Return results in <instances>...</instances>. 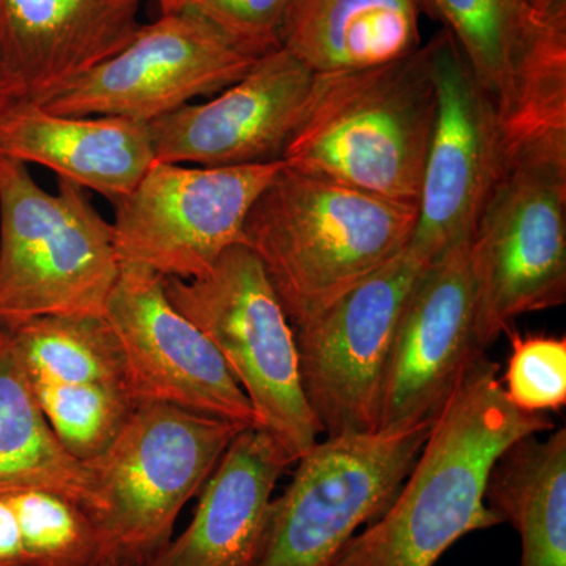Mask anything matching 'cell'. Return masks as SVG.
<instances>
[{
	"instance_id": "9",
	"label": "cell",
	"mask_w": 566,
	"mask_h": 566,
	"mask_svg": "<svg viewBox=\"0 0 566 566\" xmlns=\"http://www.w3.org/2000/svg\"><path fill=\"white\" fill-rule=\"evenodd\" d=\"M283 169L282 161L237 167L153 164L112 222L120 264L192 281L223 252L243 244L249 211Z\"/></svg>"
},
{
	"instance_id": "32",
	"label": "cell",
	"mask_w": 566,
	"mask_h": 566,
	"mask_svg": "<svg viewBox=\"0 0 566 566\" xmlns=\"http://www.w3.org/2000/svg\"><path fill=\"white\" fill-rule=\"evenodd\" d=\"M103 566H115V565H103Z\"/></svg>"
},
{
	"instance_id": "17",
	"label": "cell",
	"mask_w": 566,
	"mask_h": 566,
	"mask_svg": "<svg viewBox=\"0 0 566 566\" xmlns=\"http://www.w3.org/2000/svg\"><path fill=\"white\" fill-rule=\"evenodd\" d=\"M140 0H0V66L14 103L39 104L122 51Z\"/></svg>"
},
{
	"instance_id": "31",
	"label": "cell",
	"mask_w": 566,
	"mask_h": 566,
	"mask_svg": "<svg viewBox=\"0 0 566 566\" xmlns=\"http://www.w3.org/2000/svg\"><path fill=\"white\" fill-rule=\"evenodd\" d=\"M158 3L161 7L163 13L180 10L182 7V0H158Z\"/></svg>"
},
{
	"instance_id": "21",
	"label": "cell",
	"mask_w": 566,
	"mask_h": 566,
	"mask_svg": "<svg viewBox=\"0 0 566 566\" xmlns=\"http://www.w3.org/2000/svg\"><path fill=\"white\" fill-rule=\"evenodd\" d=\"M24 490L61 494L92 517L102 509L91 468L55 438L13 335L0 329V494Z\"/></svg>"
},
{
	"instance_id": "28",
	"label": "cell",
	"mask_w": 566,
	"mask_h": 566,
	"mask_svg": "<svg viewBox=\"0 0 566 566\" xmlns=\"http://www.w3.org/2000/svg\"><path fill=\"white\" fill-rule=\"evenodd\" d=\"M0 566H28L20 521L9 494H0Z\"/></svg>"
},
{
	"instance_id": "29",
	"label": "cell",
	"mask_w": 566,
	"mask_h": 566,
	"mask_svg": "<svg viewBox=\"0 0 566 566\" xmlns=\"http://www.w3.org/2000/svg\"><path fill=\"white\" fill-rule=\"evenodd\" d=\"M527 2L543 17H553V14L566 11V0H527Z\"/></svg>"
},
{
	"instance_id": "27",
	"label": "cell",
	"mask_w": 566,
	"mask_h": 566,
	"mask_svg": "<svg viewBox=\"0 0 566 566\" xmlns=\"http://www.w3.org/2000/svg\"><path fill=\"white\" fill-rule=\"evenodd\" d=\"M292 0H182L253 57L279 50L286 10ZM180 9V10H181Z\"/></svg>"
},
{
	"instance_id": "6",
	"label": "cell",
	"mask_w": 566,
	"mask_h": 566,
	"mask_svg": "<svg viewBox=\"0 0 566 566\" xmlns=\"http://www.w3.org/2000/svg\"><path fill=\"white\" fill-rule=\"evenodd\" d=\"M476 337L483 352L520 316L566 301V136L506 158L471 245Z\"/></svg>"
},
{
	"instance_id": "2",
	"label": "cell",
	"mask_w": 566,
	"mask_h": 566,
	"mask_svg": "<svg viewBox=\"0 0 566 566\" xmlns=\"http://www.w3.org/2000/svg\"><path fill=\"white\" fill-rule=\"evenodd\" d=\"M417 205L283 169L253 203L243 244L300 326L385 266L411 241Z\"/></svg>"
},
{
	"instance_id": "7",
	"label": "cell",
	"mask_w": 566,
	"mask_h": 566,
	"mask_svg": "<svg viewBox=\"0 0 566 566\" xmlns=\"http://www.w3.org/2000/svg\"><path fill=\"white\" fill-rule=\"evenodd\" d=\"M164 286L170 303L221 354L256 427L296 463L319 441L322 428L304 397L292 323L260 260L237 244L200 277H167Z\"/></svg>"
},
{
	"instance_id": "19",
	"label": "cell",
	"mask_w": 566,
	"mask_h": 566,
	"mask_svg": "<svg viewBox=\"0 0 566 566\" xmlns=\"http://www.w3.org/2000/svg\"><path fill=\"white\" fill-rule=\"evenodd\" d=\"M0 156L39 164L111 202L128 196L155 164L148 123L71 117L32 103H14L0 114Z\"/></svg>"
},
{
	"instance_id": "11",
	"label": "cell",
	"mask_w": 566,
	"mask_h": 566,
	"mask_svg": "<svg viewBox=\"0 0 566 566\" xmlns=\"http://www.w3.org/2000/svg\"><path fill=\"white\" fill-rule=\"evenodd\" d=\"M428 263L406 248L293 327L304 397L324 438L378 431L382 376L395 326Z\"/></svg>"
},
{
	"instance_id": "23",
	"label": "cell",
	"mask_w": 566,
	"mask_h": 566,
	"mask_svg": "<svg viewBox=\"0 0 566 566\" xmlns=\"http://www.w3.org/2000/svg\"><path fill=\"white\" fill-rule=\"evenodd\" d=\"M10 334L31 378L125 386L120 344L104 316H48Z\"/></svg>"
},
{
	"instance_id": "30",
	"label": "cell",
	"mask_w": 566,
	"mask_h": 566,
	"mask_svg": "<svg viewBox=\"0 0 566 566\" xmlns=\"http://www.w3.org/2000/svg\"><path fill=\"white\" fill-rule=\"evenodd\" d=\"M13 104V95H11L9 84H7L6 76H3L2 66H0V114H3Z\"/></svg>"
},
{
	"instance_id": "4",
	"label": "cell",
	"mask_w": 566,
	"mask_h": 566,
	"mask_svg": "<svg viewBox=\"0 0 566 566\" xmlns=\"http://www.w3.org/2000/svg\"><path fill=\"white\" fill-rule=\"evenodd\" d=\"M57 193L0 156V329L48 316H104L120 274L112 223L85 189Z\"/></svg>"
},
{
	"instance_id": "16",
	"label": "cell",
	"mask_w": 566,
	"mask_h": 566,
	"mask_svg": "<svg viewBox=\"0 0 566 566\" xmlns=\"http://www.w3.org/2000/svg\"><path fill=\"white\" fill-rule=\"evenodd\" d=\"M314 82L315 74L289 51L268 52L218 98L185 104L148 123L155 161L202 167L281 161Z\"/></svg>"
},
{
	"instance_id": "12",
	"label": "cell",
	"mask_w": 566,
	"mask_h": 566,
	"mask_svg": "<svg viewBox=\"0 0 566 566\" xmlns=\"http://www.w3.org/2000/svg\"><path fill=\"white\" fill-rule=\"evenodd\" d=\"M256 59L196 11H167L39 106L71 117L114 115L150 123L193 98L226 91Z\"/></svg>"
},
{
	"instance_id": "25",
	"label": "cell",
	"mask_w": 566,
	"mask_h": 566,
	"mask_svg": "<svg viewBox=\"0 0 566 566\" xmlns=\"http://www.w3.org/2000/svg\"><path fill=\"white\" fill-rule=\"evenodd\" d=\"M9 495L28 566H103L102 539L87 510L51 491Z\"/></svg>"
},
{
	"instance_id": "10",
	"label": "cell",
	"mask_w": 566,
	"mask_h": 566,
	"mask_svg": "<svg viewBox=\"0 0 566 566\" xmlns=\"http://www.w3.org/2000/svg\"><path fill=\"white\" fill-rule=\"evenodd\" d=\"M455 41L504 134L506 158L566 136V11L527 0H419Z\"/></svg>"
},
{
	"instance_id": "13",
	"label": "cell",
	"mask_w": 566,
	"mask_h": 566,
	"mask_svg": "<svg viewBox=\"0 0 566 566\" xmlns=\"http://www.w3.org/2000/svg\"><path fill=\"white\" fill-rule=\"evenodd\" d=\"M438 115L408 248L431 262L471 243L495 182L504 172V134L493 106L450 33L433 39Z\"/></svg>"
},
{
	"instance_id": "24",
	"label": "cell",
	"mask_w": 566,
	"mask_h": 566,
	"mask_svg": "<svg viewBox=\"0 0 566 566\" xmlns=\"http://www.w3.org/2000/svg\"><path fill=\"white\" fill-rule=\"evenodd\" d=\"M31 379L55 438L82 463L102 455L137 408L125 386Z\"/></svg>"
},
{
	"instance_id": "5",
	"label": "cell",
	"mask_w": 566,
	"mask_h": 566,
	"mask_svg": "<svg viewBox=\"0 0 566 566\" xmlns=\"http://www.w3.org/2000/svg\"><path fill=\"white\" fill-rule=\"evenodd\" d=\"M243 428L177 406H137L115 441L87 463L102 501L92 520L103 565H150Z\"/></svg>"
},
{
	"instance_id": "18",
	"label": "cell",
	"mask_w": 566,
	"mask_h": 566,
	"mask_svg": "<svg viewBox=\"0 0 566 566\" xmlns=\"http://www.w3.org/2000/svg\"><path fill=\"white\" fill-rule=\"evenodd\" d=\"M289 465L268 431H238L200 491L191 523L148 566H255L275 485Z\"/></svg>"
},
{
	"instance_id": "14",
	"label": "cell",
	"mask_w": 566,
	"mask_h": 566,
	"mask_svg": "<svg viewBox=\"0 0 566 566\" xmlns=\"http://www.w3.org/2000/svg\"><path fill=\"white\" fill-rule=\"evenodd\" d=\"M104 318L120 344L125 387L134 403L177 406L256 427L252 406L221 354L170 303L161 275L122 264Z\"/></svg>"
},
{
	"instance_id": "20",
	"label": "cell",
	"mask_w": 566,
	"mask_h": 566,
	"mask_svg": "<svg viewBox=\"0 0 566 566\" xmlns=\"http://www.w3.org/2000/svg\"><path fill=\"white\" fill-rule=\"evenodd\" d=\"M419 0H292L281 46L315 76L374 69L422 46Z\"/></svg>"
},
{
	"instance_id": "1",
	"label": "cell",
	"mask_w": 566,
	"mask_h": 566,
	"mask_svg": "<svg viewBox=\"0 0 566 566\" xmlns=\"http://www.w3.org/2000/svg\"><path fill=\"white\" fill-rule=\"evenodd\" d=\"M553 428L545 412L521 411L506 398L499 364L482 354L431 420L392 504L335 566H436L465 535L501 526L485 502L491 469L520 439Z\"/></svg>"
},
{
	"instance_id": "8",
	"label": "cell",
	"mask_w": 566,
	"mask_h": 566,
	"mask_svg": "<svg viewBox=\"0 0 566 566\" xmlns=\"http://www.w3.org/2000/svg\"><path fill=\"white\" fill-rule=\"evenodd\" d=\"M431 420L316 442L271 502L255 566H335L345 547L392 504Z\"/></svg>"
},
{
	"instance_id": "3",
	"label": "cell",
	"mask_w": 566,
	"mask_h": 566,
	"mask_svg": "<svg viewBox=\"0 0 566 566\" xmlns=\"http://www.w3.org/2000/svg\"><path fill=\"white\" fill-rule=\"evenodd\" d=\"M438 115L433 41L398 61L315 76L289 169L416 203Z\"/></svg>"
},
{
	"instance_id": "15",
	"label": "cell",
	"mask_w": 566,
	"mask_h": 566,
	"mask_svg": "<svg viewBox=\"0 0 566 566\" xmlns=\"http://www.w3.org/2000/svg\"><path fill=\"white\" fill-rule=\"evenodd\" d=\"M469 245L431 260L401 308L382 376L378 430L433 420L469 365L485 354L476 337Z\"/></svg>"
},
{
	"instance_id": "26",
	"label": "cell",
	"mask_w": 566,
	"mask_h": 566,
	"mask_svg": "<svg viewBox=\"0 0 566 566\" xmlns=\"http://www.w3.org/2000/svg\"><path fill=\"white\" fill-rule=\"evenodd\" d=\"M506 398L521 411H558L566 405V338L512 335V354L501 376Z\"/></svg>"
},
{
	"instance_id": "22",
	"label": "cell",
	"mask_w": 566,
	"mask_h": 566,
	"mask_svg": "<svg viewBox=\"0 0 566 566\" xmlns=\"http://www.w3.org/2000/svg\"><path fill=\"white\" fill-rule=\"evenodd\" d=\"M485 502L520 535V566H566V430L526 436L491 469Z\"/></svg>"
}]
</instances>
